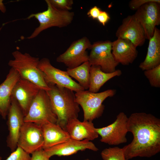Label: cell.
Masks as SVG:
<instances>
[{
	"label": "cell",
	"instance_id": "cell-1",
	"mask_svg": "<svg viewBox=\"0 0 160 160\" xmlns=\"http://www.w3.org/2000/svg\"><path fill=\"white\" fill-rule=\"evenodd\" d=\"M127 128L133 139L122 148L126 160L149 158L160 152L159 119L150 113H133L128 117Z\"/></svg>",
	"mask_w": 160,
	"mask_h": 160
},
{
	"label": "cell",
	"instance_id": "cell-2",
	"mask_svg": "<svg viewBox=\"0 0 160 160\" xmlns=\"http://www.w3.org/2000/svg\"><path fill=\"white\" fill-rule=\"evenodd\" d=\"M48 85L49 89L46 91L57 117L56 124L66 131L68 122L77 118L80 111L79 105L75 101V94L65 87L55 84Z\"/></svg>",
	"mask_w": 160,
	"mask_h": 160
},
{
	"label": "cell",
	"instance_id": "cell-3",
	"mask_svg": "<svg viewBox=\"0 0 160 160\" xmlns=\"http://www.w3.org/2000/svg\"><path fill=\"white\" fill-rule=\"evenodd\" d=\"M12 54L14 59L9 61L8 65L18 73L20 78L31 82L46 91L49 89L38 67L39 58L18 50L13 52Z\"/></svg>",
	"mask_w": 160,
	"mask_h": 160
},
{
	"label": "cell",
	"instance_id": "cell-4",
	"mask_svg": "<svg viewBox=\"0 0 160 160\" xmlns=\"http://www.w3.org/2000/svg\"><path fill=\"white\" fill-rule=\"evenodd\" d=\"M47 9L43 12L32 14L27 18L29 19L34 17L38 21L39 25L31 34L27 38L28 39H33L41 32L48 28L57 27L63 28L70 25L73 20L74 13L69 11L57 9L53 6L49 0H46Z\"/></svg>",
	"mask_w": 160,
	"mask_h": 160
},
{
	"label": "cell",
	"instance_id": "cell-5",
	"mask_svg": "<svg viewBox=\"0 0 160 160\" xmlns=\"http://www.w3.org/2000/svg\"><path fill=\"white\" fill-rule=\"evenodd\" d=\"M116 93L115 89H108L99 93L88 90L76 92L75 101L83 110L84 120L92 121L101 116L105 108L103 103L107 98L114 96Z\"/></svg>",
	"mask_w": 160,
	"mask_h": 160
},
{
	"label": "cell",
	"instance_id": "cell-6",
	"mask_svg": "<svg viewBox=\"0 0 160 160\" xmlns=\"http://www.w3.org/2000/svg\"><path fill=\"white\" fill-rule=\"evenodd\" d=\"M24 122H31L41 126L47 122L57 123V117L46 91L41 89L31 103Z\"/></svg>",
	"mask_w": 160,
	"mask_h": 160
},
{
	"label": "cell",
	"instance_id": "cell-7",
	"mask_svg": "<svg viewBox=\"0 0 160 160\" xmlns=\"http://www.w3.org/2000/svg\"><path fill=\"white\" fill-rule=\"evenodd\" d=\"M112 42L109 40L97 41L92 44L88 59L91 65L99 66L103 72L106 73L116 71L119 64L112 55Z\"/></svg>",
	"mask_w": 160,
	"mask_h": 160
},
{
	"label": "cell",
	"instance_id": "cell-8",
	"mask_svg": "<svg viewBox=\"0 0 160 160\" xmlns=\"http://www.w3.org/2000/svg\"><path fill=\"white\" fill-rule=\"evenodd\" d=\"M38 67L42 72L47 85L55 84L69 89L77 92L85 90L78 83L73 80L66 71L53 66L49 60L44 58L39 60Z\"/></svg>",
	"mask_w": 160,
	"mask_h": 160
},
{
	"label": "cell",
	"instance_id": "cell-9",
	"mask_svg": "<svg viewBox=\"0 0 160 160\" xmlns=\"http://www.w3.org/2000/svg\"><path fill=\"white\" fill-rule=\"evenodd\" d=\"M128 120L126 114L121 112L111 124L105 127L96 128L98 135L101 137L100 141L109 145H118L126 143Z\"/></svg>",
	"mask_w": 160,
	"mask_h": 160
},
{
	"label": "cell",
	"instance_id": "cell-10",
	"mask_svg": "<svg viewBox=\"0 0 160 160\" xmlns=\"http://www.w3.org/2000/svg\"><path fill=\"white\" fill-rule=\"evenodd\" d=\"M92 44L84 36L73 42L67 49L56 58V61L62 63L68 68H76L88 61L89 55L86 50L90 49Z\"/></svg>",
	"mask_w": 160,
	"mask_h": 160
},
{
	"label": "cell",
	"instance_id": "cell-11",
	"mask_svg": "<svg viewBox=\"0 0 160 160\" xmlns=\"http://www.w3.org/2000/svg\"><path fill=\"white\" fill-rule=\"evenodd\" d=\"M44 142L41 126L33 122H24L19 134L17 147L29 154H32L42 148Z\"/></svg>",
	"mask_w": 160,
	"mask_h": 160
},
{
	"label": "cell",
	"instance_id": "cell-12",
	"mask_svg": "<svg viewBox=\"0 0 160 160\" xmlns=\"http://www.w3.org/2000/svg\"><path fill=\"white\" fill-rule=\"evenodd\" d=\"M134 15L143 27L146 39L149 40L156 26L160 24V3H147L136 10Z\"/></svg>",
	"mask_w": 160,
	"mask_h": 160
},
{
	"label": "cell",
	"instance_id": "cell-13",
	"mask_svg": "<svg viewBox=\"0 0 160 160\" xmlns=\"http://www.w3.org/2000/svg\"><path fill=\"white\" fill-rule=\"evenodd\" d=\"M117 38L126 39L136 47L142 46L146 39L144 30L134 15L124 18L116 33Z\"/></svg>",
	"mask_w": 160,
	"mask_h": 160
},
{
	"label": "cell",
	"instance_id": "cell-14",
	"mask_svg": "<svg viewBox=\"0 0 160 160\" xmlns=\"http://www.w3.org/2000/svg\"><path fill=\"white\" fill-rule=\"evenodd\" d=\"M7 116L9 133L7 138V145L13 152L17 147L18 139L20 129L24 122V116L17 102L12 97Z\"/></svg>",
	"mask_w": 160,
	"mask_h": 160
},
{
	"label": "cell",
	"instance_id": "cell-15",
	"mask_svg": "<svg viewBox=\"0 0 160 160\" xmlns=\"http://www.w3.org/2000/svg\"><path fill=\"white\" fill-rule=\"evenodd\" d=\"M41 89L31 82L20 78L13 88L12 97L18 103L24 116L30 106Z\"/></svg>",
	"mask_w": 160,
	"mask_h": 160
},
{
	"label": "cell",
	"instance_id": "cell-16",
	"mask_svg": "<svg viewBox=\"0 0 160 160\" xmlns=\"http://www.w3.org/2000/svg\"><path fill=\"white\" fill-rule=\"evenodd\" d=\"M87 149L97 151L98 149L92 142L87 139L81 141L71 138L62 143L48 148L44 150L47 156H68Z\"/></svg>",
	"mask_w": 160,
	"mask_h": 160
},
{
	"label": "cell",
	"instance_id": "cell-17",
	"mask_svg": "<svg viewBox=\"0 0 160 160\" xmlns=\"http://www.w3.org/2000/svg\"><path fill=\"white\" fill-rule=\"evenodd\" d=\"M66 131L71 138L78 141L85 139L93 140L98 137V135L92 121H80L77 118L74 119L67 123Z\"/></svg>",
	"mask_w": 160,
	"mask_h": 160
},
{
	"label": "cell",
	"instance_id": "cell-18",
	"mask_svg": "<svg viewBox=\"0 0 160 160\" xmlns=\"http://www.w3.org/2000/svg\"><path fill=\"white\" fill-rule=\"evenodd\" d=\"M136 48L130 41L117 38L112 42V52L118 63L128 65L132 63L137 56Z\"/></svg>",
	"mask_w": 160,
	"mask_h": 160
},
{
	"label": "cell",
	"instance_id": "cell-19",
	"mask_svg": "<svg viewBox=\"0 0 160 160\" xmlns=\"http://www.w3.org/2000/svg\"><path fill=\"white\" fill-rule=\"evenodd\" d=\"M18 73L11 68L5 80L0 84V114L5 119L11 103L14 87L20 78Z\"/></svg>",
	"mask_w": 160,
	"mask_h": 160
},
{
	"label": "cell",
	"instance_id": "cell-20",
	"mask_svg": "<svg viewBox=\"0 0 160 160\" xmlns=\"http://www.w3.org/2000/svg\"><path fill=\"white\" fill-rule=\"evenodd\" d=\"M44 142L42 149L63 143L71 138L68 132L56 123L47 122L41 126Z\"/></svg>",
	"mask_w": 160,
	"mask_h": 160
},
{
	"label": "cell",
	"instance_id": "cell-21",
	"mask_svg": "<svg viewBox=\"0 0 160 160\" xmlns=\"http://www.w3.org/2000/svg\"><path fill=\"white\" fill-rule=\"evenodd\" d=\"M149 42L147 54L139 68L144 71L160 65V31L156 27Z\"/></svg>",
	"mask_w": 160,
	"mask_h": 160
},
{
	"label": "cell",
	"instance_id": "cell-22",
	"mask_svg": "<svg viewBox=\"0 0 160 160\" xmlns=\"http://www.w3.org/2000/svg\"><path fill=\"white\" fill-rule=\"evenodd\" d=\"M121 70H116L111 73L103 72L100 66L91 65L90 70V84L88 90L89 91L97 93L101 87L108 81L115 77L121 76Z\"/></svg>",
	"mask_w": 160,
	"mask_h": 160
},
{
	"label": "cell",
	"instance_id": "cell-23",
	"mask_svg": "<svg viewBox=\"0 0 160 160\" xmlns=\"http://www.w3.org/2000/svg\"><path fill=\"white\" fill-rule=\"evenodd\" d=\"M91 65L88 61L73 68H67L68 75L76 79L85 90L89 89L90 84Z\"/></svg>",
	"mask_w": 160,
	"mask_h": 160
},
{
	"label": "cell",
	"instance_id": "cell-24",
	"mask_svg": "<svg viewBox=\"0 0 160 160\" xmlns=\"http://www.w3.org/2000/svg\"><path fill=\"white\" fill-rule=\"evenodd\" d=\"M101 155L103 160H126L123 148L118 147L104 149Z\"/></svg>",
	"mask_w": 160,
	"mask_h": 160
},
{
	"label": "cell",
	"instance_id": "cell-25",
	"mask_svg": "<svg viewBox=\"0 0 160 160\" xmlns=\"http://www.w3.org/2000/svg\"><path fill=\"white\" fill-rule=\"evenodd\" d=\"M144 73L151 87L156 88L160 87V65L144 71Z\"/></svg>",
	"mask_w": 160,
	"mask_h": 160
},
{
	"label": "cell",
	"instance_id": "cell-26",
	"mask_svg": "<svg viewBox=\"0 0 160 160\" xmlns=\"http://www.w3.org/2000/svg\"><path fill=\"white\" fill-rule=\"evenodd\" d=\"M29 154L20 147H17L5 160H30L31 156ZM0 160H2L1 157Z\"/></svg>",
	"mask_w": 160,
	"mask_h": 160
},
{
	"label": "cell",
	"instance_id": "cell-27",
	"mask_svg": "<svg viewBox=\"0 0 160 160\" xmlns=\"http://www.w3.org/2000/svg\"><path fill=\"white\" fill-rule=\"evenodd\" d=\"M51 4L59 9L69 11L72 9L73 4L72 0H49Z\"/></svg>",
	"mask_w": 160,
	"mask_h": 160
},
{
	"label": "cell",
	"instance_id": "cell-28",
	"mask_svg": "<svg viewBox=\"0 0 160 160\" xmlns=\"http://www.w3.org/2000/svg\"><path fill=\"white\" fill-rule=\"evenodd\" d=\"M153 1L160 3V0H132L129 1V6L131 9L136 10L145 4Z\"/></svg>",
	"mask_w": 160,
	"mask_h": 160
},
{
	"label": "cell",
	"instance_id": "cell-29",
	"mask_svg": "<svg viewBox=\"0 0 160 160\" xmlns=\"http://www.w3.org/2000/svg\"><path fill=\"white\" fill-rule=\"evenodd\" d=\"M31 154L30 160H50V158L46 155L42 148L36 150Z\"/></svg>",
	"mask_w": 160,
	"mask_h": 160
},
{
	"label": "cell",
	"instance_id": "cell-30",
	"mask_svg": "<svg viewBox=\"0 0 160 160\" xmlns=\"http://www.w3.org/2000/svg\"><path fill=\"white\" fill-rule=\"evenodd\" d=\"M97 19L100 23L105 26L110 19V17L107 12L101 10Z\"/></svg>",
	"mask_w": 160,
	"mask_h": 160
},
{
	"label": "cell",
	"instance_id": "cell-31",
	"mask_svg": "<svg viewBox=\"0 0 160 160\" xmlns=\"http://www.w3.org/2000/svg\"><path fill=\"white\" fill-rule=\"evenodd\" d=\"M101 11L100 8L96 6H95L89 10L87 15L89 17L93 19H97Z\"/></svg>",
	"mask_w": 160,
	"mask_h": 160
},
{
	"label": "cell",
	"instance_id": "cell-32",
	"mask_svg": "<svg viewBox=\"0 0 160 160\" xmlns=\"http://www.w3.org/2000/svg\"><path fill=\"white\" fill-rule=\"evenodd\" d=\"M3 0H0V11L4 13L6 11V8L3 2Z\"/></svg>",
	"mask_w": 160,
	"mask_h": 160
},
{
	"label": "cell",
	"instance_id": "cell-33",
	"mask_svg": "<svg viewBox=\"0 0 160 160\" xmlns=\"http://www.w3.org/2000/svg\"><path fill=\"white\" fill-rule=\"evenodd\" d=\"M85 160H90L89 159H85Z\"/></svg>",
	"mask_w": 160,
	"mask_h": 160
},
{
	"label": "cell",
	"instance_id": "cell-34",
	"mask_svg": "<svg viewBox=\"0 0 160 160\" xmlns=\"http://www.w3.org/2000/svg\"><path fill=\"white\" fill-rule=\"evenodd\" d=\"M1 157H0V158H1Z\"/></svg>",
	"mask_w": 160,
	"mask_h": 160
}]
</instances>
